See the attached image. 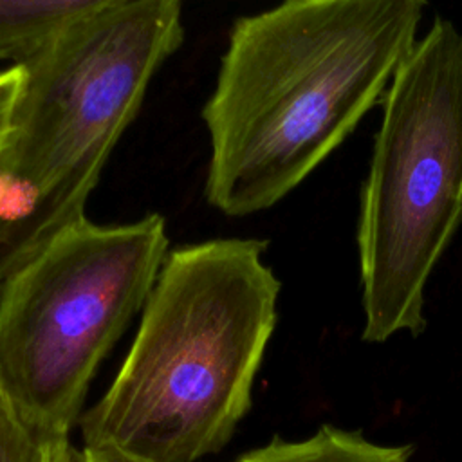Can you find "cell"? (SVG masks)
Wrapping results in <instances>:
<instances>
[{"label": "cell", "mask_w": 462, "mask_h": 462, "mask_svg": "<svg viewBox=\"0 0 462 462\" xmlns=\"http://www.w3.org/2000/svg\"><path fill=\"white\" fill-rule=\"evenodd\" d=\"M410 457L411 446H381L357 431L325 424L305 440L291 442L274 437L235 462H408Z\"/></svg>", "instance_id": "7"}, {"label": "cell", "mask_w": 462, "mask_h": 462, "mask_svg": "<svg viewBox=\"0 0 462 462\" xmlns=\"http://www.w3.org/2000/svg\"><path fill=\"white\" fill-rule=\"evenodd\" d=\"M22 87V69L20 65H11L4 70H0V152L4 148L16 99Z\"/></svg>", "instance_id": "9"}, {"label": "cell", "mask_w": 462, "mask_h": 462, "mask_svg": "<svg viewBox=\"0 0 462 462\" xmlns=\"http://www.w3.org/2000/svg\"><path fill=\"white\" fill-rule=\"evenodd\" d=\"M265 247L215 238L168 253L126 359L81 415L85 444L195 462L229 442L276 325L282 285Z\"/></svg>", "instance_id": "2"}, {"label": "cell", "mask_w": 462, "mask_h": 462, "mask_svg": "<svg viewBox=\"0 0 462 462\" xmlns=\"http://www.w3.org/2000/svg\"><path fill=\"white\" fill-rule=\"evenodd\" d=\"M67 435H45L18 420L0 393V462H74Z\"/></svg>", "instance_id": "8"}, {"label": "cell", "mask_w": 462, "mask_h": 462, "mask_svg": "<svg viewBox=\"0 0 462 462\" xmlns=\"http://www.w3.org/2000/svg\"><path fill=\"white\" fill-rule=\"evenodd\" d=\"M462 224V31L437 18L393 74L361 193L363 339L424 327V289Z\"/></svg>", "instance_id": "4"}, {"label": "cell", "mask_w": 462, "mask_h": 462, "mask_svg": "<svg viewBox=\"0 0 462 462\" xmlns=\"http://www.w3.org/2000/svg\"><path fill=\"white\" fill-rule=\"evenodd\" d=\"M428 0H283L235 22L213 94L206 199L224 215L269 209L384 96Z\"/></svg>", "instance_id": "1"}, {"label": "cell", "mask_w": 462, "mask_h": 462, "mask_svg": "<svg viewBox=\"0 0 462 462\" xmlns=\"http://www.w3.org/2000/svg\"><path fill=\"white\" fill-rule=\"evenodd\" d=\"M168 253L157 213L117 226L83 218L0 285V393L22 424L69 437Z\"/></svg>", "instance_id": "5"}, {"label": "cell", "mask_w": 462, "mask_h": 462, "mask_svg": "<svg viewBox=\"0 0 462 462\" xmlns=\"http://www.w3.org/2000/svg\"><path fill=\"white\" fill-rule=\"evenodd\" d=\"M182 0H128L20 63L0 152V285L85 206L157 69L182 43Z\"/></svg>", "instance_id": "3"}, {"label": "cell", "mask_w": 462, "mask_h": 462, "mask_svg": "<svg viewBox=\"0 0 462 462\" xmlns=\"http://www.w3.org/2000/svg\"><path fill=\"white\" fill-rule=\"evenodd\" d=\"M74 462H150L137 455H132L114 444H85L83 449H76Z\"/></svg>", "instance_id": "10"}, {"label": "cell", "mask_w": 462, "mask_h": 462, "mask_svg": "<svg viewBox=\"0 0 462 462\" xmlns=\"http://www.w3.org/2000/svg\"><path fill=\"white\" fill-rule=\"evenodd\" d=\"M128 0H0V61L32 56L74 25Z\"/></svg>", "instance_id": "6"}]
</instances>
